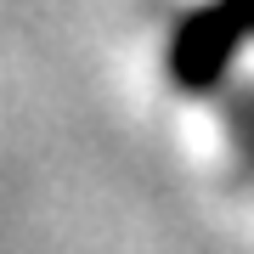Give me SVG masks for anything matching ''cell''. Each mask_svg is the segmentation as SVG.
I'll return each instance as SVG.
<instances>
[{
	"instance_id": "obj_1",
	"label": "cell",
	"mask_w": 254,
	"mask_h": 254,
	"mask_svg": "<svg viewBox=\"0 0 254 254\" xmlns=\"http://www.w3.org/2000/svg\"><path fill=\"white\" fill-rule=\"evenodd\" d=\"M249 40V23L232 0H203L198 11H187L170 34L164 51V73L181 91H215L237 63V46Z\"/></svg>"
},
{
	"instance_id": "obj_2",
	"label": "cell",
	"mask_w": 254,
	"mask_h": 254,
	"mask_svg": "<svg viewBox=\"0 0 254 254\" xmlns=\"http://www.w3.org/2000/svg\"><path fill=\"white\" fill-rule=\"evenodd\" d=\"M237 11H243V23H249V34H254V0H232Z\"/></svg>"
}]
</instances>
